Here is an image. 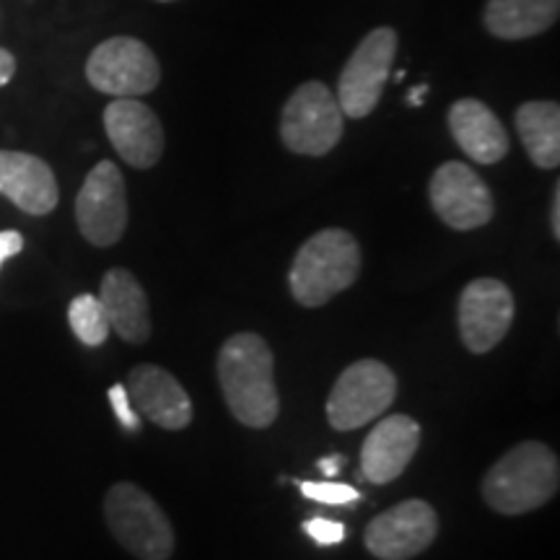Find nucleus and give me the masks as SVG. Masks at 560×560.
Here are the masks:
<instances>
[{
	"instance_id": "6e6552de",
	"label": "nucleus",
	"mask_w": 560,
	"mask_h": 560,
	"mask_svg": "<svg viewBox=\"0 0 560 560\" xmlns=\"http://www.w3.org/2000/svg\"><path fill=\"white\" fill-rule=\"evenodd\" d=\"M400 37L389 26L369 32L350 55L338 81V104L342 115L361 120L376 109L389 81L392 62L397 58Z\"/></svg>"
},
{
	"instance_id": "9d476101",
	"label": "nucleus",
	"mask_w": 560,
	"mask_h": 560,
	"mask_svg": "<svg viewBox=\"0 0 560 560\" xmlns=\"http://www.w3.org/2000/svg\"><path fill=\"white\" fill-rule=\"evenodd\" d=\"M439 535V516L431 503L410 499L374 516L363 532V542L380 560H410Z\"/></svg>"
},
{
	"instance_id": "2eb2a0df",
	"label": "nucleus",
	"mask_w": 560,
	"mask_h": 560,
	"mask_svg": "<svg viewBox=\"0 0 560 560\" xmlns=\"http://www.w3.org/2000/svg\"><path fill=\"white\" fill-rule=\"evenodd\" d=\"M420 425L410 416H389L374 425L361 446V478L374 486L397 480L416 457Z\"/></svg>"
},
{
	"instance_id": "f03ea898",
	"label": "nucleus",
	"mask_w": 560,
	"mask_h": 560,
	"mask_svg": "<svg viewBox=\"0 0 560 560\" xmlns=\"http://www.w3.org/2000/svg\"><path fill=\"white\" fill-rule=\"evenodd\" d=\"M558 457L542 441H522L482 478V499L493 511L520 516L548 503L558 493Z\"/></svg>"
},
{
	"instance_id": "dca6fc26",
	"label": "nucleus",
	"mask_w": 560,
	"mask_h": 560,
	"mask_svg": "<svg viewBox=\"0 0 560 560\" xmlns=\"http://www.w3.org/2000/svg\"><path fill=\"white\" fill-rule=\"evenodd\" d=\"M0 195L30 215L52 213L60 200L50 164L21 151H0Z\"/></svg>"
},
{
	"instance_id": "20e7f679",
	"label": "nucleus",
	"mask_w": 560,
	"mask_h": 560,
	"mask_svg": "<svg viewBox=\"0 0 560 560\" xmlns=\"http://www.w3.org/2000/svg\"><path fill=\"white\" fill-rule=\"evenodd\" d=\"M109 532L125 550L140 560H166L174 552L172 522L145 490L132 482H115L104 499Z\"/></svg>"
},
{
	"instance_id": "6ab92c4d",
	"label": "nucleus",
	"mask_w": 560,
	"mask_h": 560,
	"mask_svg": "<svg viewBox=\"0 0 560 560\" xmlns=\"http://www.w3.org/2000/svg\"><path fill=\"white\" fill-rule=\"evenodd\" d=\"M558 13L560 0H488L482 24L493 37L520 42L548 32Z\"/></svg>"
},
{
	"instance_id": "4be33fe9",
	"label": "nucleus",
	"mask_w": 560,
	"mask_h": 560,
	"mask_svg": "<svg viewBox=\"0 0 560 560\" xmlns=\"http://www.w3.org/2000/svg\"><path fill=\"white\" fill-rule=\"evenodd\" d=\"M301 493L306 499L317 501V503H327V506H348V503L361 501V493L348 482H314V480H304L299 482Z\"/></svg>"
},
{
	"instance_id": "0eeeda50",
	"label": "nucleus",
	"mask_w": 560,
	"mask_h": 560,
	"mask_svg": "<svg viewBox=\"0 0 560 560\" xmlns=\"http://www.w3.org/2000/svg\"><path fill=\"white\" fill-rule=\"evenodd\" d=\"M91 86L115 100H138L151 94L161 81L156 55L136 37H112L94 47L86 60Z\"/></svg>"
},
{
	"instance_id": "ddd939ff",
	"label": "nucleus",
	"mask_w": 560,
	"mask_h": 560,
	"mask_svg": "<svg viewBox=\"0 0 560 560\" xmlns=\"http://www.w3.org/2000/svg\"><path fill=\"white\" fill-rule=\"evenodd\" d=\"M104 130L125 164L151 170L164 153V128L156 112L138 100H115L104 109Z\"/></svg>"
},
{
	"instance_id": "7ed1b4c3",
	"label": "nucleus",
	"mask_w": 560,
	"mask_h": 560,
	"mask_svg": "<svg viewBox=\"0 0 560 560\" xmlns=\"http://www.w3.org/2000/svg\"><path fill=\"white\" fill-rule=\"evenodd\" d=\"M359 272L361 247L355 236L346 229H322L301 244L291 265L289 285L301 306L317 310L350 289L359 280Z\"/></svg>"
},
{
	"instance_id": "412c9836",
	"label": "nucleus",
	"mask_w": 560,
	"mask_h": 560,
	"mask_svg": "<svg viewBox=\"0 0 560 560\" xmlns=\"http://www.w3.org/2000/svg\"><path fill=\"white\" fill-rule=\"evenodd\" d=\"M68 322H70V330L75 332V338L89 348L102 346V342L109 338L112 327H109L107 314H104L100 296H91V293H81V296H75L68 306Z\"/></svg>"
},
{
	"instance_id": "a878e982",
	"label": "nucleus",
	"mask_w": 560,
	"mask_h": 560,
	"mask_svg": "<svg viewBox=\"0 0 560 560\" xmlns=\"http://www.w3.org/2000/svg\"><path fill=\"white\" fill-rule=\"evenodd\" d=\"M13 73H16V58L5 47H0V89L11 83Z\"/></svg>"
},
{
	"instance_id": "39448f33",
	"label": "nucleus",
	"mask_w": 560,
	"mask_h": 560,
	"mask_svg": "<svg viewBox=\"0 0 560 560\" xmlns=\"http://www.w3.org/2000/svg\"><path fill=\"white\" fill-rule=\"evenodd\" d=\"M342 109L325 83L306 81L293 91L280 115V138L285 149L301 156H325L340 143Z\"/></svg>"
},
{
	"instance_id": "c85d7f7f",
	"label": "nucleus",
	"mask_w": 560,
	"mask_h": 560,
	"mask_svg": "<svg viewBox=\"0 0 560 560\" xmlns=\"http://www.w3.org/2000/svg\"><path fill=\"white\" fill-rule=\"evenodd\" d=\"M423 94H429V86H418V89H412L410 91V96H408V102L412 104V107H420V100H423Z\"/></svg>"
},
{
	"instance_id": "c756f323",
	"label": "nucleus",
	"mask_w": 560,
	"mask_h": 560,
	"mask_svg": "<svg viewBox=\"0 0 560 560\" xmlns=\"http://www.w3.org/2000/svg\"><path fill=\"white\" fill-rule=\"evenodd\" d=\"M159 3H174V0H159Z\"/></svg>"
},
{
	"instance_id": "9b49d317",
	"label": "nucleus",
	"mask_w": 560,
	"mask_h": 560,
	"mask_svg": "<svg viewBox=\"0 0 560 560\" xmlns=\"http://www.w3.org/2000/svg\"><path fill=\"white\" fill-rule=\"evenodd\" d=\"M429 198L439 219L454 231L480 229L493 219V195L462 161H446L433 172Z\"/></svg>"
},
{
	"instance_id": "aec40b11",
	"label": "nucleus",
	"mask_w": 560,
	"mask_h": 560,
	"mask_svg": "<svg viewBox=\"0 0 560 560\" xmlns=\"http://www.w3.org/2000/svg\"><path fill=\"white\" fill-rule=\"evenodd\" d=\"M516 132L524 151L540 170L560 164V107L556 102H527L516 109Z\"/></svg>"
},
{
	"instance_id": "1a4fd4ad",
	"label": "nucleus",
	"mask_w": 560,
	"mask_h": 560,
	"mask_svg": "<svg viewBox=\"0 0 560 560\" xmlns=\"http://www.w3.org/2000/svg\"><path fill=\"white\" fill-rule=\"evenodd\" d=\"M75 221L83 240L94 247H112L122 240L128 229V190L122 172L112 161H100L89 172L75 198Z\"/></svg>"
},
{
	"instance_id": "f3484780",
	"label": "nucleus",
	"mask_w": 560,
	"mask_h": 560,
	"mask_svg": "<svg viewBox=\"0 0 560 560\" xmlns=\"http://www.w3.org/2000/svg\"><path fill=\"white\" fill-rule=\"evenodd\" d=\"M100 301L109 327L125 342L143 346L151 338V306L143 285L125 268H112L102 280Z\"/></svg>"
},
{
	"instance_id": "b1692460",
	"label": "nucleus",
	"mask_w": 560,
	"mask_h": 560,
	"mask_svg": "<svg viewBox=\"0 0 560 560\" xmlns=\"http://www.w3.org/2000/svg\"><path fill=\"white\" fill-rule=\"evenodd\" d=\"M304 532L319 545H338L346 540V524L332 520H310L304 524Z\"/></svg>"
},
{
	"instance_id": "393cba45",
	"label": "nucleus",
	"mask_w": 560,
	"mask_h": 560,
	"mask_svg": "<svg viewBox=\"0 0 560 560\" xmlns=\"http://www.w3.org/2000/svg\"><path fill=\"white\" fill-rule=\"evenodd\" d=\"M24 249V236L19 231H0V268L5 260L16 257Z\"/></svg>"
},
{
	"instance_id": "5701e85b",
	"label": "nucleus",
	"mask_w": 560,
	"mask_h": 560,
	"mask_svg": "<svg viewBox=\"0 0 560 560\" xmlns=\"http://www.w3.org/2000/svg\"><path fill=\"white\" fill-rule=\"evenodd\" d=\"M109 405L125 429L136 431V433L140 431V418H138L136 408L130 405V397H128V389H125V384H115V387H109Z\"/></svg>"
},
{
	"instance_id": "f8f14e48",
	"label": "nucleus",
	"mask_w": 560,
	"mask_h": 560,
	"mask_svg": "<svg viewBox=\"0 0 560 560\" xmlns=\"http://www.w3.org/2000/svg\"><path fill=\"white\" fill-rule=\"evenodd\" d=\"M514 322V296L495 278L467 283L459 296V338L470 353H488L506 338Z\"/></svg>"
},
{
	"instance_id": "4468645a",
	"label": "nucleus",
	"mask_w": 560,
	"mask_h": 560,
	"mask_svg": "<svg viewBox=\"0 0 560 560\" xmlns=\"http://www.w3.org/2000/svg\"><path fill=\"white\" fill-rule=\"evenodd\" d=\"M130 405L153 425L166 431H182L192 423V400L185 387L166 369L140 363L128 374Z\"/></svg>"
},
{
	"instance_id": "cd10ccee",
	"label": "nucleus",
	"mask_w": 560,
	"mask_h": 560,
	"mask_svg": "<svg viewBox=\"0 0 560 560\" xmlns=\"http://www.w3.org/2000/svg\"><path fill=\"white\" fill-rule=\"evenodd\" d=\"M550 229H552V236H556V242H558L560 240V185H556V190H552Z\"/></svg>"
},
{
	"instance_id": "bb28decb",
	"label": "nucleus",
	"mask_w": 560,
	"mask_h": 560,
	"mask_svg": "<svg viewBox=\"0 0 560 560\" xmlns=\"http://www.w3.org/2000/svg\"><path fill=\"white\" fill-rule=\"evenodd\" d=\"M317 465H319V470L327 475V478H335V475L340 472V467L346 465V457H342V454H330V457H322Z\"/></svg>"
},
{
	"instance_id": "a211bd4d",
	"label": "nucleus",
	"mask_w": 560,
	"mask_h": 560,
	"mask_svg": "<svg viewBox=\"0 0 560 560\" xmlns=\"http://www.w3.org/2000/svg\"><path fill=\"white\" fill-rule=\"evenodd\" d=\"M450 130L457 145L478 164H499L509 153V132L493 109L478 100H459L450 109Z\"/></svg>"
},
{
	"instance_id": "f257e3e1",
	"label": "nucleus",
	"mask_w": 560,
	"mask_h": 560,
	"mask_svg": "<svg viewBox=\"0 0 560 560\" xmlns=\"http://www.w3.org/2000/svg\"><path fill=\"white\" fill-rule=\"evenodd\" d=\"M219 384L231 416L247 429L276 423L280 400L276 387V359L260 335L236 332L219 353Z\"/></svg>"
},
{
	"instance_id": "423d86ee",
	"label": "nucleus",
	"mask_w": 560,
	"mask_h": 560,
	"mask_svg": "<svg viewBox=\"0 0 560 560\" xmlns=\"http://www.w3.org/2000/svg\"><path fill=\"white\" fill-rule=\"evenodd\" d=\"M397 376L382 361L350 363L335 382L327 400V420L335 431H355L382 418L395 402Z\"/></svg>"
}]
</instances>
